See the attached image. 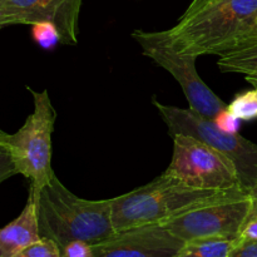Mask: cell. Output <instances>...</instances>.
<instances>
[{"mask_svg":"<svg viewBox=\"0 0 257 257\" xmlns=\"http://www.w3.org/2000/svg\"><path fill=\"white\" fill-rule=\"evenodd\" d=\"M228 257H257V240L237 238Z\"/></svg>","mask_w":257,"mask_h":257,"instance_id":"19","label":"cell"},{"mask_svg":"<svg viewBox=\"0 0 257 257\" xmlns=\"http://www.w3.org/2000/svg\"><path fill=\"white\" fill-rule=\"evenodd\" d=\"M252 210V196L243 188L228 197L206 203L160 225L182 241L222 237L236 240Z\"/></svg>","mask_w":257,"mask_h":257,"instance_id":"7","label":"cell"},{"mask_svg":"<svg viewBox=\"0 0 257 257\" xmlns=\"http://www.w3.org/2000/svg\"><path fill=\"white\" fill-rule=\"evenodd\" d=\"M252 196V210H251L250 216L246 221L245 226L242 228L240 237L238 238H251V240H257V187L250 191Z\"/></svg>","mask_w":257,"mask_h":257,"instance_id":"18","label":"cell"},{"mask_svg":"<svg viewBox=\"0 0 257 257\" xmlns=\"http://www.w3.org/2000/svg\"><path fill=\"white\" fill-rule=\"evenodd\" d=\"M40 238L37 205L29 195L22 213L9 225L0 228V257H13Z\"/></svg>","mask_w":257,"mask_h":257,"instance_id":"11","label":"cell"},{"mask_svg":"<svg viewBox=\"0 0 257 257\" xmlns=\"http://www.w3.org/2000/svg\"><path fill=\"white\" fill-rule=\"evenodd\" d=\"M34 99V110L23 127L9 135L5 145L9 148L17 172L30 181L29 195L37 200L40 191L54 176L52 168V135L57 112L47 89L35 92L28 87Z\"/></svg>","mask_w":257,"mask_h":257,"instance_id":"4","label":"cell"},{"mask_svg":"<svg viewBox=\"0 0 257 257\" xmlns=\"http://www.w3.org/2000/svg\"><path fill=\"white\" fill-rule=\"evenodd\" d=\"M17 168L13 162L12 155L9 148L4 142H0V183L10 178L12 176L17 175Z\"/></svg>","mask_w":257,"mask_h":257,"instance_id":"17","label":"cell"},{"mask_svg":"<svg viewBox=\"0 0 257 257\" xmlns=\"http://www.w3.org/2000/svg\"><path fill=\"white\" fill-rule=\"evenodd\" d=\"M132 37L141 45L146 57L165 68L180 83L190 109L210 119H215L227 109V104L212 92L197 73V57L182 55L173 50L163 42L158 32L137 29L132 33Z\"/></svg>","mask_w":257,"mask_h":257,"instance_id":"8","label":"cell"},{"mask_svg":"<svg viewBox=\"0 0 257 257\" xmlns=\"http://www.w3.org/2000/svg\"><path fill=\"white\" fill-rule=\"evenodd\" d=\"M246 80H247L248 83H251V84L253 85V87L257 88V78H251V77H246Z\"/></svg>","mask_w":257,"mask_h":257,"instance_id":"22","label":"cell"},{"mask_svg":"<svg viewBox=\"0 0 257 257\" xmlns=\"http://www.w3.org/2000/svg\"><path fill=\"white\" fill-rule=\"evenodd\" d=\"M152 103L160 112L171 137L187 135L203 141L227 157L235 166L241 187L250 192L257 187V145L237 132L222 130L215 119L193 112L192 109L163 104L153 98Z\"/></svg>","mask_w":257,"mask_h":257,"instance_id":"5","label":"cell"},{"mask_svg":"<svg viewBox=\"0 0 257 257\" xmlns=\"http://www.w3.org/2000/svg\"><path fill=\"white\" fill-rule=\"evenodd\" d=\"M227 110L238 120L257 118V88L238 94L227 105Z\"/></svg>","mask_w":257,"mask_h":257,"instance_id":"14","label":"cell"},{"mask_svg":"<svg viewBox=\"0 0 257 257\" xmlns=\"http://www.w3.org/2000/svg\"><path fill=\"white\" fill-rule=\"evenodd\" d=\"M183 242L157 223L115 232L92 247L94 257H173Z\"/></svg>","mask_w":257,"mask_h":257,"instance_id":"10","label":"cell"},{"mask_svg":"<svg viewBox=\"0 0 257 257\" xmlns=\"http://www.w3.org/2000/svg\"><path fill=\"white\" fill-rule=\"evenodd\" d=\"M0 28H2V25H0Z\"/></svg>","mask_w":257,"mask_h":257,"instance_id":"24","label":"cell"},{"mask_svg":"<svg viewBox=\"0 0 257 257\" xmlns=\"http://www.w3.org/2000/svg\"><path fill=\"white\" fill-rule=\"evenodd\" d=\"M236 241L237 238H193L185 241L173 257H228Z\"/></svg>","mask_w":257,"mask_h":257,"instance_id":"12","label":"cell"},{"mask_svg":"<svg viewBox=\"0 0 257 257\" xmlns=\"http://www.w3.org/2000/svg\"><path fill=\"white\" fill-rule=\"evenodd\" d=\"M215 2V0H192L191 2V4L188 5L187 9L191 10V12H193V10H197V9H201L202 7H205V5L210 4V3Z\"/></svg>","mask_w":257,"mask_h":257,"instance_id":"21","label":"cell"},{"mask_svg":"<svg viewBox=\"0 0 257 257\" xmlns=\"http://www.w3.org/2000/svg\"><path fill=\"white\" fill-rule=\"evenodd\" d=\"M32 27L33 37H34L35 42L44 49H49V48L54 47L57 43H60L59 33H58L55 25L52 23L43 22L32 25Z\"/></svg>","mask_w":257,"mask_h":257,"instance_id":"16","label":"cell"},{"mask_svg":"<svg viewBox=\"0 0 257 257\" xmlns=\"http://www.w3.org/2000/svg\"><path fill=\"white\" fill-rule=\"evenodd\" d=\"M217 67L221 72L238 73L245 77L257 78V42L237 52L220 57Z\"/></svg>","mask_w":257,"mask_h":257,"instance_id":"13","label":"cell"},{"mask_svg":"<svg viewBox=\"0 0 257 257\" xmlns=\"http://www.w3.org/2000/svg\"><path fill=\"white\" fill-rule=\"evenodd\" d=\"M13 257H62V251L54 241L42 237L20 250Z\"/></svg>","mask_w":257,"mask_h":257,"instance_id":"15","label":"cell"},{"mask_svg":"<svg viewBox=\"0 0 257 257\" xmlns=\"http://www.w3.org/2000/svg\"><path fill=\"white\" fill-rule=\"evenodd\" d=\"M158 33L182 55L223 57L257 42V0H215Z\"/></svg>","mask_w":257,"mask_h":257,"instance_id":"1","label":"cell"},{"mask_svg":"<svg viewBox=\"0 0 257 257\" xmlns=\"http://www.w3.org/2000/svg\"><path fill=\"white\" fill-rule=\"evenodd\" d=\"M173 155L165 171L193 188L227 191L241 187L233 163L203 141L192 136H173ZM242 188V187H241Z\"/></svg>","mask_w":257,"mask_h":257,"instance_id":"6","label":"cell"},{"mask_svg":"<svg viewBox=\"0 0 257 257\" xmlns=\"http://www.w3.org/2000/svg\"><path fill=\"white\" fill-rule=\"evenodd\" d=\"M8 136H9V135H8V133H5L4 131L0 130V142H4V141L7 140Z\"/></svg>","mask_w":257,"mask_h":257,"instance_id":"23","label":"cell"},{"mask_svg":"<svg viewBox=\"0 0 257 257\" xmlns=\"http://www.w3.org/2000/svg\"><path fill=\"white\" fill-rule=\"evenodd\" d=\"M241 187L227 191L198 190L163 172L160 177L131 192L110 198L115 232L157 225L206 203L228 197Z\"/></svg>","mask_w":257,"mask_h":257,"instance_id":"3","label":"cell"},{"mask_svg":"<svg viewBox=\"0 0 257 257\" xmlns=\"http://www.w3.org/2000/svg\"><path fill=\"white\" fill-rule=\"evenodd\" d=\"M62 257H94L90 243L84 241H73L62 248Z\"/></svg>","mask_w":257,"mask_h":257,"instance_id":"20","label":"cell"},{"mask_svg":"<svg viewBox=\"0 0 257 257\" xmlns=\"http://www.w3.org/2000/svg\"><path fill=\"white\" fill-rule=\"evenodd\" d=\"M83 0H0V25L49 22L59 33L60 43L75 45Z\"/></svg>","mask_w":257,"mask_h":257,"instance_id":"9","label":"cell"},{"mask_svg":"<svg viewBox=\"0 0 257 257\" xmlns=\"http://www.w3.org/2000/svg\"><path fill=\"white\" fill-rule=\"evenodd\" d=\"M42 237L53 240L60 251L73 241L95 245L115 233L112 222V202L85 200L70 192L53 176L35 200Z\"/></svg>","mask_w":257,"mask_h":257,"instance_id":"2","label":"cell"}]
</instances>
